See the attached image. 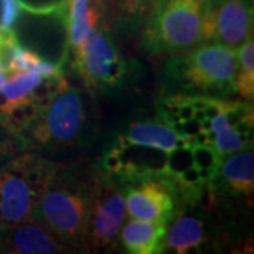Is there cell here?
I'll return each instance as SVG.
<instances>
[{"mask_svg":"<svg viewBox=\"0 0 254 254\" xmlns=\"http://www.w3.org/2000/svg\"><path fill=\"white\" fill-rule=\"evenodd\" d=\"M118 141L122 144L141 145L161 151H171L177 147L190 145L177 130L161 120H148L131 123L126 130L118 136Z\"/></svg>","mask_w":254,"mask_h":254,"instance_id":"12","label":"cell"},{"mask_svg":"<svg viewBox=\"0 0 254 254\" xmlns=\"http://www.w3.org/2000/svg\"><path fill=\"white\" fill-rule=\"evenodd\" d=\"M222 187L233 195H252L254 190V153L252 145L222 157L218 171L209 185Z\"/></svg>","mask_w":254,"mask_h":254,"instance_id":"11","label":"cell"},{"mask_svg":"<svg viewBox=\"0 0 254 254\" xmlns=\"http://www.w3.org/2000/svg\"><path fill=\"white\" fill-rule=\"evenodd\" d=\"M239 69H237L233 91L237 92L243 99L252 102L254 96V43L253 36L249 37L239 47Z\"/></svg>","mask_w":254,"mask_h":254,"instance_id":"17","label":"cell"},{"mask_svg":"<svg viewBox=\"0 0 254 254\" xmlns=\"http://www.w3.org/2000/svg\"><path fill=\"white\" fill-rule=\"evenodd\" d=\"M69 17L66 31L69 44L75 48L86 38L100 18V0H68Z\"/></svg>","mask_w":254,"mask_h":254,"instance_id":"15","label":"cell"},{"mask_svg":"<svg viewBox=\"0 0 254 254\" xmlns=\"http://www.w3.org/2000/svg\"><path fill=\"white\" fill-rule=\"evenodd\" d=\"M21 13L18 0H0V27L13 28Z\"/></svg>","mask_w":254,"mask_h":254,"instance_id":"22","label":"cell"},{"mask_svg":"<svg viewBox=\"0 0 254 254\" xmlns=\"http://www.w3.org/2000/svg\"><path fill=\"white\" fill-rule=\"evenodd\" d=\"M89 180H81L57 167L34 209V220L64 245H82L89 212Z\"/></svg>","mask_w":254,"mask_h":254,"instance_id":"2","label":"cell"},{"mask_svg":"<svg viewBox=\"0 0 254 254\" xmlns=\"http://www.w3.org/2000/svg\"><path fill=\"white\" fill-rule=\"evenodd\" d=\"M190 151H192L193 164L200 171V175L209 188L210 182L218 171L222 157L212 144H192Z\"/></svg>","mask_w":254,"mask_h":254,"instance_id":"18","label":"cell"},{"mask_svg":"<svg viewBox=\"0 0 254 254\" xmlns=\"http://www.w3.org/2000/svg\"><path fill=\"white\" fill-rule=\"evenodd\" d=\"M65 245L37 220L0 230V252L13 254L61 253Z\"/></svg>","mask_w":254,"mask_h":254,"instance_id":"10","label":"cell"},{"mask_svg":"<svg viewBox=\"0 0 254 254\" xmlns=\"http://www.w3.org/2000/svg\"><path fill=\"white\" fill-rule=\"evenodd\" d=\"M27 147L24 137L14 131L0 115V164L23 153Z\"/></svg>","mask_w":254,"mask_h":254,"instance_id":"19","label":"cell"},{"mask_svg":"<svg viewBox=\"0 0 254 254\" xmlns=\"http://www.w3.org/2000/svg\"><path fill=\"white\" fill-rule=\"evenodd\" d=\"M41 79L43 75L37 71H23L3 82L0 86V115H4L14 105L31 98V91Z\"/></svg>","mask_w":254,"mask_h":254,"instance_id":"16","label":"cell"},{"mask_svg":"<svg viewBox=\"0 0 254 254\" xmlns=\"http://www.w3.org/2000/svg\"><path fill=\"white\" fill-rule=\"evenodd\" d=\"M239 69L237 50L220 43L205 41L175 55L165 65L164 82L195 95H226L233 91ZM213 98V96H212Z\"/></svg>","mask_w":254,"mask_h":254,"instance_id":"1","label":"cell"},{"mask_svg":"<svg viewBox=\"0 0 254 254\" xmlns=\"http://www.w3.org/2000/svg\"><path fill=\"white\" fill-rule=\"evenodd\" d=\"M205 239V225L202 220L193 216L180 215L170 226V230L165 233L164 249L184 254L199 247Z\"/></svg>","mask_w":254,"mask_h":254,"instance_id":"14","label":"cell"},{"mask_svg":"<svg viewBox=\"0 0 254 254\" xmlns=\"http://www.w3.org/2000/svg\"><path fill=\"white\" fill-rule=\"evenodd\" d=\"M205 0H154L145 28L148 51H187L202 43Z\"/></svg>","mask_w":254,"mask_h":254,"instance_id":"4","label":"cell"},{"mask_svg":"<svg viewBox=\"0 0 254 254\" xmlns=\"http://www.w3.org/2000/svg\"><path fill=\"white\" fill-rule=\"evenodd\" d=\"M190 165H193V158H192V151H190V145L177 147L167 153L165 173L168 175H171V177L178 175Z\"/></svg>","mask_w":254,"mask_h":254,"instance_id":"20","label":"cell"},{"mask_svg":"<svg viewBox=\"0 0 254 254\" xmlns=\"http://www.w3.org/2000/svg\"><path fill=\"white\" fill-rule=\"evenodd\" d=\"M83 123L85 109L81 95L68 86L41 106L37 118L21 131V136L28 147H63L78 140Z\"/></svg>","mask_w":254,"mask_h":254,"instance_id":"5","label":"cell"},{"mask_svg":"<svg viewBox=\"0 0 254 254\" xmlns=\"http://www.w3.org/2000/svg\"><path fill=\"white\" fill-rule=\"evenodd\" d=\"M120 239L128 253L155 254L161 253L167 233V225L133 219L120 227Z\"/></svg>","mask_w":254,"mask_h":254,"instance_id":"13","label":"cell"},{"mask_svg":"<svg viewBox=\"0 0 254 254\" xmlns=\"http://www.w3.org/2000/svg\"><path fill=\"white\" fill-rule=\"evenodd\" d=\"M58 165L31 153L0 164V230L34 219V209Z\"/></svg>","mask_w":254,"mask_h":254,"instance_id":"3","label":"cell"},{"mask_svg":"<svg viewBox=\"0 0 254 254\" xmlns=\"http://www.w3.org/2000/svg\"><path fill=\"white\" fill-rule=\"evenodd\" d=\"M119 182L125 190L126 210L130 218L165 225L173 219L178 199L173 180L165 171Z\"/></svg>","mask_w":254,"mask_h":254,"instance_id":"8","label":"cell"},{"mask_svg":"<svg viewBox=\"0 0 254 254\" xmlns=\"http://www.w3.org/2000/svg\"><path fill=\"white\" fill-rule=\"evenodd\" d=\"M253 30V9L249 0H205L202 41L239 48Z\"/></svg>","mask_w":254,"mask_h":254,"instance_id":"9","label":"cell"},{"mask_svg":"<svg viewBox=\"0 0 254 254\" xmlns=\"http://www.w3.org/2000/svg\"><path fill=\"white\" fill-rule=\"evenodd\" d=\"M73 68L88 88L99 92L125 86L130 72L109 34L98 27L92 28L81 44L75 47Z\"/></svg>","mask_w":254,"mask_h":254,"instance_id":"7","label":"cell"},{"mask_svg":"<svg viewBox=\"0 0 254 254\" xmlns=\"http://www.w3.org/2000/svg\"><path fill=\"white\" fill-rule=\"evenodd\" d=\"M118 4L120 6L122 10H126L127 13H131V14H138V13H143L148 4L153 6L154 0H116Z\"/></svg>","mask_w":254,"mask_h":254,"instance_id":"23","label":"cell"},{"mask_svg":"<svg viewBox=\"0 0 254 254\" xmlns=\"http://www.w3.org/2000/svg\"><path fill=\"white\" fill-rule=\"evenodd\" d=\"M126 216L125 190L118 178L105 173L93 174L89 185V212L83 235L86 247H108L115 243Z\"/></svg>","mask_w":254,"mask_h":254,"instance_id":"6","label":"cell"},{"mask_svg":"<svg viewBox=\"0 0 254 254\" xmlns=\"http://www.w3.org/2000/svg\"><path fill=\"white\" fill-rule=\"evenodd\" d=\"M24 11L48 14L58 10H66L68 0H18Z\"/></svg>","mask_w":254,"mask_h":254,"instance_id":"21","label":"cell"}]
</instances>
